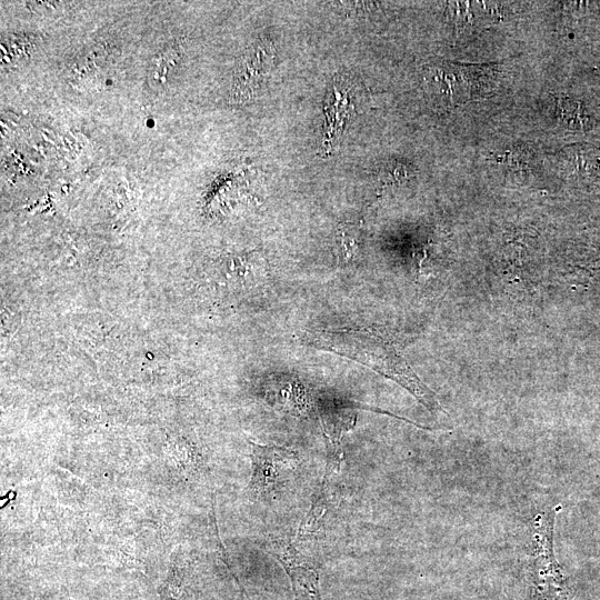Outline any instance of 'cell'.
Segmentation results:
<instances>
[{"instance_id":"8992f818","label":"cell","mask_w":600,"mask_h":600,"mask_svg":"<svg viewBox=\"0 0 600 600\" xmlns=\"http://www.w3.org/2000/svg\"><path fill=\"white\" fill-rule=\"evenodd\" d=\"M271 553L278 558L287 571L296 600H322L319 578L314 568L302 563L300 554L291 544L278 542Z\"/></svg>"},{"instance_id":"3957f363","label":"cell","mask_w":600,"mask_h":600,"mask_svg":"<svg viewBox=\"0 0 600 600\" xmlns=\"http://www.w3.org/2000/svg\"><path fill=\"white\" fill-rule=\"evenodd\" d=\"M553 513L537 514L533 530V578L540 600H568L569 591L552 549Z\"/></svg>"},{"instance_id":"52a82bcc","label":"cell","mask_w":600,"mask_h":600,"mask_svg":"<svg viewBox=\"0 0 600 600\" xmlns=\"http://www.w3.org/2000/svg\"><path fill=\"white\" fill-rule=\"evenodd\" d=\"M337 244H338V257L343 261H350L356 250L358 249V243L356 241V233L352 228H342L337 234Z\"/></svg>"},{"instance_id":"7a4b0ae2","label":"cell","mask_w":600,"mask_h":600,"mask_svg":"<svg viewBox=\"0 0 600 600\" xmlns=\"http://www.w3.org/2000/svg\"><path fill=\"white\" fill-rule=\"evenodd\" d=\"M252 474L247 487L252 499L273 497L297 471L299 458L296 451L277 446H262L250 441Z\"/></svg>"},{"instance_id":"6da1fadb","label":"cell","mask_w":600,"mask_h":600,"mask_svg":"<svg viewBox=\"0 0 600 600\" xmlns=\"http://www.w3.org/2000/svg\"><path fill=\"white\" fill-rule=\"evenodd\" d=\"M303 341L316 349L330 351L391 379L407 389L431 412L443 411L436 394L418 378L393 344L366 330H310Z\"/></svg>"},{"instance_id":"5b68a950","label":"cell","mask_w":600,"mask_h":600,"mask_svg":"<svg viewBox=\"0 0 600 600\" xmlns=\"http://www.w3.org/2000/svg\"><path fill=\"white\" fill-rule=\"evenodd\" d=\"M342 456H327L326 471L317 491L312 504L302 519L299 529L298 538H308L317 533L322 527V521L327 513L334 509L338 499L337 480L340 471Z\"/></svg>"},{"instance_id":"277c9868","label":"cell","mask_w":600,"mask_h":600,"mask_svg":"<svg viewBox=\"0 0 600 600\" xmlns=\"http://www.w3.org/2000/svg\"><path fill=\"white\" fill-rule=\"evenodd\" d=\"M274 58L273 44L268 39L252 43L237 62L230 100L239 103L253 97L270 71Z\"/></svg>"}]
</instances>
